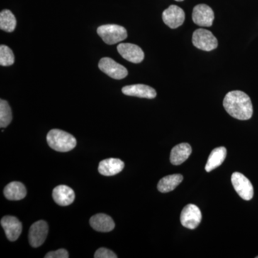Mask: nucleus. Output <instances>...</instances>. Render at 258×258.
Masks as SVG:
<instances>
[{
    "instance_id": "f257e3e1",
    "label": "nucleus",
    "mask_w": 258,
    "mask_h": 258,
    "mask_svg": "<svg viewBox=\"0 0 258 258\" xmlns=\"http://www.w3.org/2000/svg\"><path fill=\"white\" fill-rule=\"evenodd\" d=\"M223 106L231 116L239 120H249L253 113L250 98L240 91L227 93L224 98Z\"/></svg>"
},
{
    "instance_id": "f03ea898",
    "label": "nucleus",
    "mask_w": 258,
    "mask_h": 258,
    "mask_svg": "<svg viewBox=\"0 0 258 258\" xmlns=\"http://www.w3.org/2000/svg\"><path fill=\"white\" fill-rule=\"evenodd\" d=\"M49 147L59 152H68L76 147L77 142L74 136L60 129H52L47 135Z\"/></svg>"
},
{
    "instance_id": "7ed1b4c3",
    "label": "nucleus",
    "mask_w": 258,
    "mask_h": 258,
    "mask_svg": "<svg viewBox=\"0 0 258 258\" xmlns=\"http://www.w3.org/2000/svg\"><path fill=\"white\" fill-rule=\"evenodd\" d=\"M97 33L108 45H114L123 41L128 36L126 30L118 25H101L97 29Z\"/></svg>"
},
{
    "instance_id": "20e7f679",
    "label": "nucleus",
    "mask_w": 258,
    "mask_h": 258,
    "mask_svg": "<svg viewBox=\"0 0 258 258\" xmlns=\"http://www.w3.org/2000/svg\"><path fill=\"white\" fill-rule=\"evenodd\" d=\"M192 43L197 48L204 51L215 50L218 45V42L215 35L210 30L198 29L194 32Z\"/></svg>"
},
{
    "instance_id": "39448f33",
    "label": "nucleus",
    "mask_w": 258,
    "mask_h": 258,
    "mask_svg": "<svg viewBox=\"0 0 258 258\" xmlns=\"http://www.w3.org/2000/svg\"><path fill=\"white\" fill-rule=\"evenodd\" d=\"M231 181L236 192L238 194L241 198L246 201L252 200L254 195L253 186L245 176L241 173H233Z\"/></svg>"
},
{
    "instance_id": "423d86ee",
    "label": "nucleus",
    "mask_w": 258,
    "mask_h": 258,
    "mask_svg": "<svg viewBox=\"0 0 258 258\" xmlns=\"http://www.w3.org/2000/svg\"><path fill=\"white\" fill-rule=\"evenodd\" d=\"M98 68L102 72L113 79H123L128 76V71L124 66L118 63L110 57L101 58L98 63Z\"/></svg>"
},
{
    "instance_id": "0eeeda50",
    "label": "nucleus",
    "mask_w": 258,
    "mask_h": 258,
    "mask_svg": "<svg viewBox=\"0 0 258 258\" xmlns=\"http://www.w3.org/2000/svg\"><path fill=\"white\" fill-rule=\"evenodd\" d=\"M180 221L183 227L194 230L202 221V213L200 208L193 204L186 205L181 211Z\"/></svg>"
},
{
    "instance_id": "6e6552de",
    "label": "nucleus",
    "mask_w": 258,
    "mask_h": 258,
    "mask_svg": "<svg viewBox=\"0 0 258 258\" xmlns=\"http://www.w3.org/2000/svg\"><path fill=\"white\" fill-rule=\"evenodd\" d=\"M48 234V225L44 220H39L30 227L29 242L32 247L41 246L46 240Z\"/></svg>"
},
{
    "instance_id": "1a4fd4ad",
    "label": "nucleus",
    "mask_w": 258,
    "mask_h": 258,
    "mask_svg": "<svg viewBox=\"0 0 258 258\" xmlns=\"http://www.w3.org/2000/svg\"><path fill=\"white\" fill-rule=\"evenodd\" d=\"M215 19L213 10L208 5L200 4L194 8L192 20L199 26L211 27Z\"/></svg>"
},
{
    "instance_id": "9d476101",
    "label": "nucleus",
    "mask_w": 258,
    "mask_h": 258,
    "mask_svg": "<svg viewBox=\"0 0 258 258\" xmlns=\"http://www.w3.org/2000/svg\"><path fill=\"white\" fill-rule=\"evenodd\" d=\"M162 20L164 23L171 29L179 28L184 22V10L176 5H171L163 12Z\"/></svg>"
},
{
    "instance_id": "9b49d317",
    "label": "nucleus",
    "mask_w": 258,
    "mask_h": 258,
    "mask_svg": "<svg viewBox=\"0 0 258 258\" xmlns=\"http://www.w3.org/2000/svg\"><path fill=\"white\" fill-rule=\"evenodd\" d=\"M117 50L123 58L133 63H140L144 59V51L134 44L120 43Z\"/></svg>"
},
{
    "instance_id": "f8f14e48",
    "label": "nucleus",
    "mask_w": 258,
    "mask_h": 258,
    "mask_svg": "<svg viewBox=\"0 0 258 258\" xmlns=\"http://www.w3.org/2000/svg\"><path fill=\"white\" fill-rule=\"evenodd\" d=\"M1 225L4 229L7 238L12 242L18 240L21 235L23 227L21 222L17 217L10 215L3 217L1 220Z\"/></svg>"
},
{
    "instance_id": "ddd939ff",
    "label": "nucleus",
    "mask_w": 258,
    "mask_h": 258,
    "mask_svg": "<svg viewBox=\"0 0 258 258\" xmlns=\"http://www.w3.org/2000/svg\"><path fill=\"white\" fill-rule=\"evenodd\" d=\"M122 92L125 96L139 97V98L153 99L157 96L155 89L144 84L131 85L122 88Z\"/></svg>"
},
{
    "instance_id": "4468645a",
    "label": "nucleus",
    "mask_w": 258,
    "mask_h": 258,
    "mask_svg": "<svg viewBox=\"0 0 258 258\" xmlns=\"http://www.w3.org/2000/svg\"><path fill=\"white\" fill-rule=\"evenodd\" d=\"M124 166V162L120 159L109 158L100 162L98 171L101 175L114 176L123 170Z\"/></svg>"
},
{
    "instance_id": "2eb2a0df",
    "label": "nucleus",
    "mask_w": 258,
    "mask_h": 258,
    "mask_svg": "<svg viewBox=\"0 0 258 258\" xmlns=\"http://www.w3.org/2000/svg\"><path fill=\"white\" fill-rule=\"evenodd\" d=\"M75 192L74 190L66 185H59L52 191V198L56 204L60 206H68L74 202Z\"/></svg>"
},
{
    "instance_id": "dca6fc26",
    "label": "nucleus",
    "mask_w": 258,
    "mask_h": 258,
    "mask_svg": "<svg viewBox=\"0 0 258 258\" xmlns=\"http://www.w3.org/2000/svg\"><path fill=\"white\" fill-rule=\"evenodd\" d=\"M90 224L95 230L101 232H111L115 227L113 219L106 214L93 215L90 220Z\"/></svg>"
},
{
    "instance_id": "f3484780",
    "label": "nucleus",
    "mask_w": 258,
    "mask_h": 258,
    "mask_svg": "<svg viewBox=\"0 0 258 258\" xmlns=\"http://www.w3.org/2000/svg\"><path fill=\"white\" fill-rule=\"evenodd\" d=\"M191 147L189 144H178L171 149L170 161L173 165H180L187 160L191 155Z\"/></svg>"
},
{
    "instance_id": "a211bd4d",
    "label": "nucleus",
    "mask_w": 258,
    "mask_h": 258,
    "mask_svg": "<svg viewBox=\"0 0 258 258\" xmlns=\"http://www.w3.org/2000/svg\"><path fill=\"white\" fill-rule=\"evenodd\" d=\"M5 198L9 200H23L27 195V189L23 183L19 181H13L5 186L4 189Z\"/></svg>"
},
{
    "instance_id": "6ab92c4d",
    "label": "nucleus",
    "mask_w": 258,
    "mask_h": 258,
    "mask_svg": "<svg viewBox=\"0 0 258 258\" xmlns=\"http://www.w3.org/2000/svg\"><path fill=\"white\" fill-rule=\"evenodd\" d=\"M226 157H227V149L225 147H220L214 149L209 156L208 162L205 166V170L207 172H210L221 166Z\"/></svg>"
},
{
    "instance_id": "aec40b11",
    "label": "nucleus",
    "mask_w": 258,
    "mask_h": 258,
    "mask_svg": "<svg viewBox=\"0 0 258 258\" xmlns=\"http://www.w3.org/2000/svg\"><path fill=\"white\" fill-rule=\"evenodd\" d=\"M183 181V176L181 174H171L164 176L159 181L157 189L161 193L170 192L177 187Z\"/></svg>"
},
{
    "instance_id": "412c9836",
    "label": "nucleus",
    "mask_w": 258,
    "mask_h": 258,
    "mask_svg": "<svg viewBox=\"0 0 258 258\" xmlns=\"http://www.w3.org/2000/svg\"><path fill=\"white\" fill-rule=\"evenodd\" d=\"M17 21L15 15L9 10H4L0 13V29L5 32H12L16 28Z\"/></svg>"
},
{
    "instance_id": "4be33fe9",
    "label": "nucleus",
    "mask_w": 258,
    "mask_h": 258,
    "mask_svg": "<svg viewBox=\"0 0 258 258\" xmlns=\"http://www.w3.org/2000/svg\"><path fill=\"white\" fill-rule=\"evenodd\" d=\"M13 120L11 108L9 103L5 100L0 101V127L6 128Z\"/></svg>"
},
{
    "instance_id": "5701e85b",
    "label": "nucleus",
    "mask_w": 258,
    "mask_h": 258,
    "mask_svg": "<svg viewBox=\"0 0 258 258\" xmlns=\"http://www.w3.org/2000/svg\"><path fill=\"white\" fill-rule=\"evenodd\" d=\"M15 55L13 50L7 45L0 46V64L2 66H10L14 64Z\"/></svg>"
},
{
    "instance_id": "b1692460",
    "label": "nucleus",
    "mask_w": 258,
    "mask_h": 258,
    "mask_svg": "<svg viewBox=\"0 0 258 258\" xmlns=\"http://www.w3.org/2000/svg\"><path fill=\"white\" fill-rule=\"evenodd\" d=\"M95 258H116L117 255L111 249L101 247L97 249L94 254Z\"/></svg>"
},
{
    "instance_id": "393cba45",
    "label": "nucleus",
    "mask_w": 258,
    "mask_h": 258,
    "mask_svg": "<svg viewBox=\"0 0 258 258\" xmlns=\"http://www.w3.org/2000/svg\"><path fill=\"white\" fill-rule=\"evenodd\" d=\"M45 258H69V254L68 251L64 249H59L56 251H52V252H48L46 255L45 256Z\"/></svg>"
},
{
    "instance_id": "a878e982",
    "label": "nucleus",
    "mask_w": 258,
    "mask_h": 258,
    "mask_svg": "<svg viewBox=\"0 0 258 258\" xmlns=\"http://www.w3.org/2000/svg\"><path fill=\"white\" fill-rule=\"evenodd\" d=\"M176 2H182L184 1V0H175Z\"/></svg>"
},
{
    "instance_id": "bb28decb",
    "label": "nucleus",
    "mask_w": 258,
    "mask_h": 258,
    "mask_svg": "<svg viewBox=\"0 0 258 258\" xmlns=\"http://www.w3.org/2000/svg\"><path fill=\"white\" fill-rule=\"evenodd\" d=\"M256 257L258 258V256H257V257Z\"/></svg>"
}]
</instances>
